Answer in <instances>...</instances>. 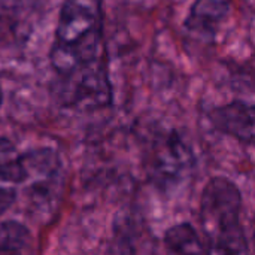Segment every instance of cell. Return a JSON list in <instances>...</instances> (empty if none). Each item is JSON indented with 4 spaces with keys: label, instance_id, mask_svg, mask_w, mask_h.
Here are the masks:
<instances>
[{
    "label": "cell",
    "instance_id": "9c48e42d",
    "mask_svg": "<svg viewBox=\"0 0 255 255\" xmlns=\"http://www.w3.org/2000/svg\"><path fill=\"white\" fill-rule=\"evenodd\" d=\"M164 245L173 254H205L206 245L202 242L196 229L188 223L170 227L164 235Z\"/></svg>",
    "mask_w": 255,
    "mask_h": 255
},
{
    "label": "cell",
    "instance_id": "7c38bea8",
    "mask_svg": "<svg viewBox=\"0 0 255 255\" xmlns=\"http://www.w3.org/2000/svg\"><path fill=\"white\" fill-rule=\"evenodd\" d=\"M254 239H255V235H254Z\"/></svg>",
    "mask_w": 255,
    "mask_h": 255
},
{
    "label": "cell",
    "instance_id": "ba28073f",
    "mask_svg": "<svg viewBox=\"0 0 255 255\" xmlns=\"http://www.w3.org/2000/svg\"><path fill=\"white\" fill-rule=\"evenodd\" d=\"M25 178L24 154L7 137H0V184L18 187L25 182Z\"/></svg>",
    "mask_w": 255,
    "mask_h": 255
},
{
    "label": "cell",
    "instance_id": "3957f363",
    "mask_svg": "<svg viewBox=\"0 0 255 255\" xmlns=\"http://www.w3.org/2000/svg\"><path fill=\"white\" fill-rule=\"evenodd\" d=\"M27 178L24 194L33 215L40 220L51 218L60 205L64 188V170L60 157L49 148L24 154Z\"/></svg>",
    "mask_w": 255,
    "mask_h": 255
},
{
    "label": "cell",
    "instance_id": "30bf717a",
    "mask_svg": "<svg viewBox=\"0 0 255 255\" xmlns=\"http://www.w3.org/2000/svg\"><path fill=\"white\" fill-rule=\"evenodd\" d=\"M31 244V233L22 223L10 220L0 224V254H22Z\"/></svg>",
    "mask_w": 255,
    "mask_h": 255
},
{
    "label": "cell",
    "instance_id": "6da1fadb",
    "mask_svg": "<svg viewBox=\"0 0 255 255\" xmlns=\"http://www.w3.org/2000/svg\"><path fill=\"white\" fill-rule=\"evenodd\" d=\"M49 61L57 75L106 63L102 0H64Z\"/></svg>",
    "mask_w": 255,
    "mask_h": 255
},
{
    "label": "cell",
    "instance_id": "8992f818",
    "mask_svg": "<svg viewBox=\"0 0 255 255\" xmlns=\"http://www.w3.org/2000/svg\"><path fill=\"white\" fill-rule=\"evenodd\" d=\"M212 126L242 145L255 148V105L235 100L209 112Z\"/></svg>",
    "mask_w": 255,
    "mask_h": 255
},
{
    "label": "cell",
    "instance_id": "5b68a950",
    "mask_svg": "<svg viewBox=\"0 0 255 255\" xmlns=\"http://www.w3.org/2000/svg\"><path fill=\"white\" fill-rule=\"evenodd\" d=\"M194 157L191 149L176 133L158 134L152 145L151 172L158 185H173L191 170Z\"/></svg>",
    "mask_w": 255,
    "mask_h": 255
},
{
    "label": "cell",
    "instance_id": "277c9868",
    "mask_svg": "<svg viewBox=\"0 0 255 255\" xmlns=\"http://www.w3.org/2000/svg\"><path fill=\"white\" fill-rule=\"evenodd\" d=\"M58 103L75 109H99L112 102L108 63L82 67L67 75H57L54 85Z\"/></svg>",
    "mask_w": 255,
    "mask_h": 255
},
{
    "label": "cell",
    "instance_id": "52a82bcc",
    "mask_svg": "<svg viewBox=\"0 0 255 255\" xmlns=\"http://www.w3.org/2000/svg\"><path fill=\"white\" fill-rule=\"evenodd\" d=\"M230 0H194L184 27L203 40H214L229 18Z\"/></svg>",
    "mask_w": 255,
    "mask_h": 255
},
{
    "label": "cell",
    "instance_id": "8fae6325",
    "mask_svg": "<svg viewBox=\"0 0 255 255\" xmlns=\"http://www.w3.org/2000/svg\"><path fill=\"white\" fill-rule=\"evenodd\" d=\"M1 102H3V88H1V84H0V106H1Z\"/></svg>",
    "mask_w": 255,
    "mask_h": 255
},
{
    "label": "cell",
    "instance_id": "7a4b0ae2",
    "mask_svg": "<svg viewBox=\"0 0 255 255\" xmlns=\"http://www.w3.org/2000/svg\"><path fill=\"white\" fill-rule=\"evenodd\" d=\"M241 215L242 194L238 185L224 176L212 178L200 197V224L209 254H244L250 251Z\"/></svg>",
    "mask_w": 255,
    "mask_h": 255
}]
</instances>
